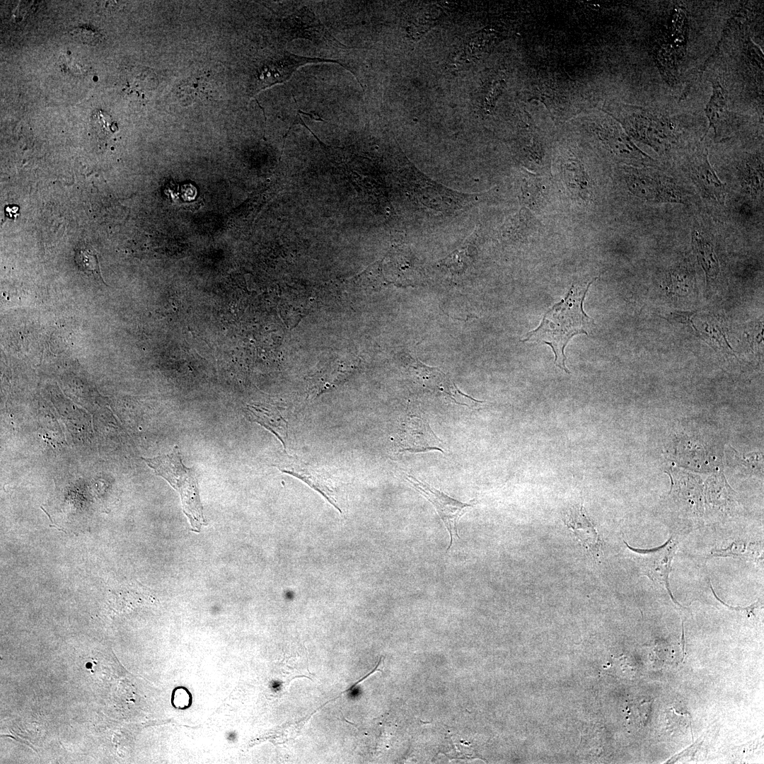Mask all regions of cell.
<instances>
[{"label": "cell", "instance_id": "cell-1", "mask_svg": "<svg viewBox=\"0 0 764 764\" xmlns=\"http://www.w3.org/2000/svg\"><path fill=\"white\" fill-rule=\"evenodd\" d=\"M592 282L582 287L572 286L564 299L545 313L540 325L522 340L550 345L555 354V364L568 374L570 371L565 366V348L574 335H587L593 323L583 309V302Z\"/></svg>", "mask_w": 764, "mask_h": 764}, {"label": "cell", "instance_id": "cell-2", "mask_svg": "<svg viewBox=\"0 0 764 764\" xmlns=\"http://www.w3.org/2000/svg\"><path fill=\"white\" fill-rule=\"evenodd\" d=\"M141 458L156 475L166 480L179 492L183 511L192 530L199 532L202 526L207 523L199 499L197 478L193 469L183 463L178 446L169 454Z\"/></svg>", "mask_w": 764, "mask_h": 764}, {"label": "cell", "instance_id": "cell-3", "mask_svg": "<svg viewBox=\"0 0 764 764\" xmlns=\"http://www.w3.org/2000/svg\"><path fill=\"white\" fill-rule=\"evenodd\" d=\"M412 195L424 205L444 213H453L469 206L476 195L462 194L436 183L422 173L412 170L410 179Z\"/></svg>", "mask_w": 764, "mask_h": 764}, {"label": "cell", "instance_id": "cell-4", "mask_svg": "<svg viewBox=\"0 0 764 764\" xmlns=\"http://www.w3.org/2000/svg\"><path fill=\"white\" fill-rule=\"evenodd\" d=\"M405 478L416 491L432 504L443 521L450 536V543L446 548V551H448L453 545L455 537L460 538L457 530L458 520L467 511L468 509L475 505V501L464 503L449 497L427 482H422L410 475H405Z\"/></svg>", "mask_w": 764, "mask_h": 764}, {"label": "cell", "instance_id": "cell-5", "mask_svg": "<svg viewBox=\"0 0 764 764\" xmlns=\"http://www.w3.org/2000/svg\"><path fill=\"white\" fill-rule=\"evenodd\" d=\"M630 191L636 197L656 202H682L683 194L659 175L648 171L631 169L625 173Z\"/></svg>", "mask_w": 764, "mask_h": 764}, {"label": "cell", "instance_id": "cell-6", "mask_svg": "<svg viewBox=\"0 0 764 764\" xmlns=\"http://www.w3.org/2000/svg\"><path fill=\"white\" fill-rule=\"evenodd\" d=\"M272 465L282 473L289 474L304 482L323 495L340 512H342L335 497V492L332 482L325 473L285 452L278 453Z\"/></svg>", "mask_w": 764, "mask_h": 764}, {"label": "cell", "instance_id": "cell-7", "mask_svg": "<svg viewBox=\"0 0 764 764\" xmlns=\"http://www.w3.org/2000/svg\"><path fill=\"white\" fill-rule=\"evenodd\" d=\"M401 451L420 453L430 451L444 452L442 441L434 433L428 422L416 415L408 417L400 434Z\"/></svg>", "mask_w": 764, "mask_h": 764}, {"label": "cell", "instance_id": "cell-8", "mask_svg": "<svg viewBox=\"0 0 764 764\" xmlns=\"http://www.w3.org/2000/svg\"><path fill=\"white\" fill-rule=\"evenodd\" d=\"M411 369L412 376L416 377L425 387L442 391L457 404L468 407H476L482 405L484 403L462 393L453 381L438 368L428 366L422 364L419 360L413 359Z\"/></svg>", "mask_w": 764, "mask_h": 764}, {"label": "cell", "instance_id": "cell-9", "mask_svg": "<svg viewBox=\"0 0 764 764\" xmlns=\"http://www.w3.org/2000/svg\"><path fill=\"white\" fill-rule=\"evenodd\" d=\"M627 546L639 555L642 572L653 581L664 584L668 591V575L676 544L670 538L664 545L654 550H639Z\"/></svg>", "mask_w": 764, "mask_h": 764}, {"label": "cell", "instance_id": "cell-10", "mask_svg": "<svg viewBox=\"0 0 764 764\" xmlns=\"http://www.w3.org/2000/svg\"><path fill=\"white\" fill-rule=\"evenodd\" d=\"M563 521L577 539L597 560L602 555V540L583 505L572 508Z\"/></svg>", "mask_w": 764, "mask_h": 764}, {"label": "cell", "instance_id": "cell-11", "mask_svg": "<svg viewBox=\"0 0 764 764\" xmlns=\"http://www.w3.org/2000/svg\"><path fill=\"white\" fill-rule=\"evenodd\" d=\"M707 151L699 154L690 166V174L700 190L708 199L722 204L725 198V187L708 161Z\"/></svg>", "mask_w": 764, "mask_h": 764}, {"label": "cell", "instance_id": "cell-12", "mask_svg": "<svg viewBox=\"0 0 764 764\" xmlns=\"http://www.w3.org/2000/svg\"><path fill=\"white\" fill-rule=\"evenodd\" d=\"M712 94L705 108V115L709 121V127L712 128L715 136L720 134L722 127L727 117V103L723 87L717 80L712 81Z\"/></svg>", "mask_w": 764, "mask_h": 764}, {"label": "cell", "instance_id": "cell-13", "mask_svg": "<svg viewBox=\"0 0 764 764\" xmlns=\"http://www.w3.org/2000/svg\"><path fill=\"white\" fill-rule=\"evenodd\" d=\"M249 410L253 421L272 432L285 447L287 424L280 412L275 410L254 405L249 407Z\"/></svg>", "mask_w": 764, "mask_h": 764}, {"label": "cell", "instance_id": "cell-14", "mask_svg": "<svg viewBox=\"0 0 764 764\" xmlns=\"http://www.w3.org/2000/svg\"><path fill=\"white\" fill-rule=\"evenodd\" d=\"M692 238L698 257L707 276H716L719 272V265L710 242L698 230L693 231Z\"/></svg>", "mask_w": 764, "mask_h": 764}, {"label": "cell", "instance_id": "cell-15", "mask_svg": "<svg viewBox=\"0 0 764 764\" xmlns=\"http://www.w3.org/2000/svg\"><path fill=\"white\" fill-rule=\"evenodd\" d=\"M210 85L204 77L189 79L178 87L177 96L185 104L207 99L210 94Z\"/></svg>", "mask_w": 764, "mask_h": 764}, {"label": "cell", "instance_id": "cell-16", "mask_svg": "<svg viewBox=\"0 0 764 764\" xmlns=\"http://www.w3.org/2000/svg\"><path fill=\"white\" fill-rule=\"evenodd\" d=\"M741 178L746 187L752 195H763V168L760 158L748 160L743 166Z\"/></svg>", "mask_w": 764, "mask_h": 764}, {"label": "cell", "instance_id": "cell-17", "mask_svg": "<svg viewBox=\"0 0 764 764\" xmlns=\"http://www.w3.org/2000/svg\"><path fill=\"white\" fill-rule=\"evenodd\" d=\"M74 260L79 268L87 274H92L101 279L100 269L98 253L91 247H83L77 250Z\"/></svg>", "mask_w": 764, "mask_h": 764}, {"label": "cell", "instance_id": "cell-18", "mask_svg": "<svg viewBox=\"0 0 764 764\" xmlns=\"http://www.w3.org/2000/svg\"><path fill=\"white\" fill-rule=\"evenodd\" d=\"M128 82L129 88L138 93L137 95L144 96L146 91H151L156 86V78L152 76L151 71L135 70L131 74Z\"/></svg>", "mask_w": 764, "mask_h": 764}, {"label": "cell", "instance_id": "cell-19", "mask_svg": "<svg viewBox=\"0 0 764 764\" xmlns=\"http://www.w3.org/2000/svg\"><path fill=\"white\" fill-rule=\"evenodd\" d=\"M70 34L74 40L91 45L98 44L102 38L100 32L86 26L76 27Z\"/></svg>", "mask_w": 764, "mask_h": 764}, {"label": "cell", "instance_id": "cell-20", "mask_svg": "<svg viewBox=\"0 0 764 764\" xmlns=\"http://www.w3.org/2000/svg\"><path fill=\"white\" fill-rule=\"evenodd\" d=\"M565 174L568 183L572 184L570 185L574 189L578 190L577 192L580 195H584L588 193L586 189L588 187L587 180L584 173L579 168L570 172L567 170V173H565Z\"/></svg>", "mask_w": 764, "mask_h": 764}, {"label": "cell", "instance_id": "cell-21", "mask_svg": "<svg viewBox=\"0 0 764 764\" xmlns=\"http://www.w3.org/2000/svg\"><path fill=\"white\" fill-rule=\"evenodd\" d=\"M18 207L16 205H8L5 208L6 214L11 219H14L18 214Z\"/></svg>", "mask_w": 764, "mask_h": 764}]
</instances>
